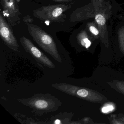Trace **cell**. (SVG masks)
<instances>
[{
	"mask_svg": "<svg viewBox=\"0 0 124 124\" xmlns=\"http://www.w3.org/2000/svg\"><path fill=\"white\" fill-rule=\"evenodd\" d=\"M19 101L40 114L55 111L62 105L61 101L58 98L49 94H35L31 98L21 99Z\"/></svg>",
	"mask_w": 124,
	"mask_h": 124,
	"instance_id": "cell-1",
	"label": "cell"
},
{
	"mask_svg": "<svg viewBox=\"0 0 124 124\" xmlns=\"http://www.w3.org/2000/svg\"><path fill=\"white\" fill-rule=\"evenodd\" d=\"M26 25L29 33L38 46L56 61L61 63V57L53 38L37 25L31 23Z\"/></svg>",
	"mask_w": 124,
	"mask_h": 124,
	"instance_id": "cell-2",
	"label": "cell"
},
{
	"mask_svg": "<svg viewBox=\"0 0 124 124\" xmlns=\"http://www.w3.org/2000/svg\"><path fill=\"white\" fill-rule=\"evenodd\" d=\"M71 8L65 4L42 6L33 11V16L43 21L62 22L64 21L66 16L63 13Z\"/></svg>",
	"mask_w": 124,
	"mask_h": 124,
	"instance_id": "cell-3",
	"label": "cell"
},
{
	"mask_svg": "<svg viewBox=\"0 0 124 124\" xmlns=\"http://www.w3.org/2000/svg\"><path fill=\"white\" fill-rule=\"evenodd\" d=\"M3 9V16L9 24L14 26L20 23L21 13L17 0H0Z\"/></svg>",
	"mask_w": 124,
	"mask_h": 124,
	"instance_id": "cell-4",
	"label": "cell"
},
{
	"mask_svg": "<svg viewBox=\"0 0 124 124\" xmlns=\"http://www.w3.org/2000/svg\"><path fill=\"white\" fill-rule=\"evenodd\" d=\"M20 42L25 50L39 63L51 69L55 68V66L53 62L37 47L30 39L23 37L20 39Z\"/></svg>",
	"mask_w": 124,
	"mask_h": 124,
	"instance_id": "cell-5",
	"label": "cell"
},
{
	"mask_svg": "<svg viewBox=\"0 0 124 124\" xmlns=\"http://www.w3.org/2000/svg\"><path fill=\"white\" fill-rule=\"evenodd\" d=\"M0 37L9 48L16 51H18L19 45L11 27L0 13Z\"/></svg>",
	"mask_w": 124,
	"mask_h": 124,
	"instance_id": "cell-6",
	"label": "cell"
},
{
	"mask_svg": "<svg viewBox=\"0 0 124 124\" xmlns=\"http://www.w3.org/2000/svg\"><path fill=\"white\" fill-rule=\"evenodd\" d=\"M95 19L97 23L100 25H104L106 23L105 18L101 14L96 15L95 17Z\"/></svg>",
	"mask_w": 124,
	"mask_h": 124,
	"instance_id": "cell-7",
	"label": "cell"
},
{
	"mask_svg": "<svg viewBox=\"0 0 124 124\" xmlns=\"http://www.w3.org/2000/svg\"><path fill=\"white\" fill-rule=\"evenodd\" d=\"M23 21L26 23H31L34 22V19L30 16L27 15L24 17Z\"/></svg>",
	"mask_w": 124,
	"mask_h": 124,
	"instance_id": "cell-8",
	"label": "cell"
},
{
	"mask_svg": "<svg viewBox=\"0 0 124 124\" xmlns=\"http://www.w3.org/2000/svg\"><path fill=\"white\" fill-rule=\"evenodd\" d=\"M114 109V107L112 106H108L103 107L102 111L104 113H107L109 111H112Z\"/></svg>",
	"mask_w": 124,
	"mask_h": 124,
	"instance_id": "cell-9",
	"label": "cell"
},
{
	"mask_svg": "<svg viewBox=\"0 0 124 124\" xmlns=\"http://www.w3.org/2000/svg\"><path fill=\"white\" fill-rule=\"evenodd\" d=\"M90 31L91 32H92L93 34L95 35H97L98 34L99 31L98 30L93 26H91L90 28Z\"/></svg>",
	"mask_w": 124,
	"mask_h": 124,
	"instance_id": "cell-10",
	"label": "cell"
},
{
	"mask_svg": "<svg viewBox=\"0 0 124 124\" xmlns=\"http://www.w3.org/2000/svg\"><path fill=\"white\" fill-rule=\"evenodd\" d=\"M52 0L56 2H69L71 0Z\"/></svg>",
	"mask_w": 124,
	"mask_h": 124,
	"instance_id": "cell-11",
	"label": "cell"
},
{
	"mask_svg": "<svg viewBox=\"0 0 124 124\" xmlns=\"http://www.w3.org/2000/svg\"><path fill=\"white\" fill-rule=\"evenodd\" d=\"M91 44V43L90 41L88 42L87 43L85 44V47H86V48H88L90 47Z\"/></svg>",
	"mask_w": 124,
	"mask_h": 124,
	"instance_id": "cell-12",
	"label": "cell"
}]
</instances>
